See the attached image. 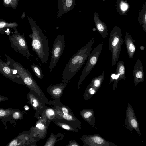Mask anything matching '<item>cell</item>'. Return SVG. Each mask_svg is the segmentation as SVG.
Masks as SVG:
<instances>
[{"label": "cell", "instance_id": "1", "mask_svg": "<svg viewBox=\"0 0 146 146\" xmlns=\"http://www.w3.org/2000/svg\"><path fill=\"white\" fill-rule=\"evenodd\" d=\"M92 38L84 46L74 54L66 64L62 74V82L68 84L82 68L92 50L94 42Z\"/></svg>", "mask_w": 146, "mask_h": 146}, {"label": "cell", "instance_id": "2", "mask_svg": "<svg viewBox=\"0 0 146 146\" xmlns=\"http://www.w3.org/2000/svg\"><path fill=\"white\" fill-rule=\"evenodd\" d=\"M32 33L29 35L31 38V46L42 63L47 64L49 56L48 41L40 29L35 24H31Z\"/></svg>", "mask_w": 146, "mask_h": 146}, {"label": "cell", "instance_id": "3", "mask_svg": "<svg viewBox=\"0 0 146 146\" xmlns=\"http://www.w3.org/2000/svg\"><path fill=\"white\" fill-rule=\"evenodd\" d=\"M5 55L6 57L7 63L11 68L16 70L17 74L24 83L44 100L45 96L30 72L20 63L14 61L6 54Z\"/></svg>", "mask_w": 146, "mask_h": 146}, {"label": "cell", "instance_id": "4", "mask_svg": "<svg viewBox=\"0 0 146 146\" xmlns=\"http://www.w3.org/2000/svg\"><path fill=\"white\" fill-rule=\"evenodd\" d=\"M124 42L121 29L115 26L111 31L109 40L108 49L112 52L111 66L113 67L118 61Z\"/></svg>", "mask_w": 146, "mask_h": 146}, {"label": "cell", "instance_id": "5", "mask_svg": "<svg viewBox=\"0 0 146 146\" xmlns=\"http://www.w3.org/2000/svg\"><path fill=\"white\" fill-rule=\"evenodd\" d=\"M51 103L54 107L56 113V120L58 119L73 127L81 129V122L74 116L72 110L68 107L62 104Z\"/></svg>", "mask_w": 146, "mask_h": 146}, {"label": "cell", "instance_id": "6", "mask_svg": "<svg viewBox=\"0 0 146 146\" xmlns=\"http://www.w3.org/2000/svg\"><path fill=\"white\" fill-rule=\"evenodd\" d=\"M14 30L13 33L8 35L11 47L15 52L29 59L31 55L24 35H21L16 29Z\"/></svg>", "mask_w": 146, "mask_h": 146}, {"label": "cell", "instance_id": "7", "mask_svg": "<svg viewBox=\"0 0 146 146\" xmlns=\"http://www.w3.org/2000/svg\"><path fill=\"white\" fill-rule=\"evenodd\" d=\"M103 44V42L101 43L97 46L94 47L93 50L89 55L78 82V89L80 88L82 81L96 64L99 57L102 52Z\"/></svg>", "mask_w": 146, "mask_h": 146}, {"label": "cell", "instance_id": "8", "mask_svg": "<svg viewBox=\"0 0 146 146\" xmlns=\"http://www.w3.org/2000/svg\"><path fill=\"white\" fill-rule=\"evenodd\" d=\"M65 44L64 35H58L54 40L51 51V59L49 66L50 73L52 71L62 54Z\"/></svg>", "mask_w": 146, "mask_h": 146}, {"label": "cell", "instance_id": "9", "mask_svg": "<svg viewBox=\"0 0 146 146\" xmlns=\"http://www.w3.org/2000/svg\"><path fill=\"white\" fill-rule=\"evenodd\" d=\"M81 139L84 146H117L112 142L106 141L98 134L82 135Z\"/></svg>", "mask_w": 146, "mask_h": 146}, {"label": "cell", "instance_id": "10", "mask_svg": "<svg viewBox=\"0 0 146 146\" xmlns=\"http://www.w3.org/2000/svg\"><path fill=\"white\" fill-rule=\"evenodd\" d=\"M125 120L127 129L131 133L134 129L140 136L139 124L133 108L129 103H128L126 110Z\"/></svg>", "mask_w": 146, "mask_h": 146}, {"label": "cell", "instance_id": "11", "mask_svg": "<svg viewBox=\"0 0 146 146\" xmlns=\"http://www.w3.org/2000/svg\"><path fill=\"white\" fill-rule=\"evenodd\" d=\"M0 73L6 77L15 82L24 83L15 69L11 68L7 63L0 58Z\"/></svg>", "mask_w": 146, "mask_h": 146}, {"label": "cell", "instance_id": "12", "mask_svg": "<svg viewBox=\"0 0 146 146\" xmlns=\"http://www.w3.org/2000/svg\"><path fill=\"white\" fill-rule=\"evenodd\" d=\"M67 84L62 82L55 85H52L51 84L47 89V92L51 96L52 98L54 99L55 102H58V101L60 102V99L62 94L63 91L66 86Z\"/></svg>", "mask_w": 146, "mask_h": 146}, {"label": "cell", "instance_id": "13", "mask_svg": "<svg viewBox=\"0 0 146 146\" xmlns=\"http://www.w3.org/2000/svg\"><path fill=\"white\" fill-rule=\"evenodd\" d=\"M30 102L33 108L36 111V113L40 114L43 112L46 108L44 100L38 95L36 96L32 93L29 95Z\"/></svg>", "mask_w": 146, "mask_h": 146}, {"label": "cell", "instance_id": "14", "mask_svg": "<svg viewBox=\"0 0 146 146\" xmlns=\"http://www.w3.org/2000/svg\"><path fill=\"white\" fill-rule=\"evenodd\" d=\"M134 78L135 86L144 80V73L142 63L141 60L138 59L134 65L132 74Z\"/></svg>", "mask_w": 146, "mask_h": 146}, {"label": "cell", "instance_id": "15", "mask_svg": "<svg viewBox=\"0 0 146 146\" xmlns=\"http://www.w3.org/2000/svg\"><path fill=\"white\" fill-rule=\"evenodd\" d=\"M94 20L97 31L102 35L103 39L108 36L107 27L106 23L102 21L98 14L96 12L94 14Z\"/></svg>", "mask_w": 146, "mask_h": 146}, {"label": "cell", "instance_id": "16", "mask_svg": "<svg viewBox=\"0 0 146 146\" xmlns=\"http://www.w3.org/2000/svg\"><path fill=\"white\" fill-rule=\"evenodd\" d=\"M124 40L128 56L129 58L131 59L136 50V47L134 44L135 40L128 32L126 33Z\"/></svg>", "mask_w": 146, "mask_h": 146}, {"label": "cell", "instance_id": "17", "mask_svg": "<svg viewBox=\"0 0 146 146\" xmlns=\"http://www.w3.org/2000/svg\"><path fill=\"white\" fill-rule=\"evenodd\" d=\"M82 117L90 125L95 128V120L94 112L92 109L83 110L80 112Z\"/></svg>", "mask_w": 146, "mask_h": 146}, {"label": "cell", "instance_id": "18", "mask_svg": "<svg viewBox=\"0 0 146 146\" xmlns=\"http://www.w3.org/2000/svg\"><path fill=\"white\" fill-rule=\"evenodd\" d=\"M105 72L103 71L100 75L93 78L88 85L98 91L101 86L105 76Z\"/></svg>", "mask_w": 146, "mask_h": 146}, {"label": "cell", "instance_id": "19", "mask_svg": "<svg viewBox=\"0 0 146 146\" xmlns=\"http://www.w3.org/2000/svg\"><path fill=\"white\" fill-rule=\"evenodd\" d=\"M117 10L120 15L124 16L129 8L128 3L124 0H118L116 4Z\"/></svg>", "mask_w": 146, "mask_h": 146}, {"label": "cell", "instance_id": "20", "mask_svg": "<svg viewBox=\"0 0 146 146\" xmlns=\"http://www.w3.org/2000/svg\"><path fill=\"white\" fill-rule=\"evenodd\" d=\"M146 4L145 3L139 11L138 20L140 25H142L143 30L146 32Z\"/></svg>", "mask_w": 146, "mask_h": 146}, {"label": "cell", "instance_id": "21", "mask_svg": "<svg viewBox=\"0 0 146 146\" xmlns=\"http://www.w3.org/2000/svg\"><path fill=\"white\" fill-rule=\"evenodd\" d=\"M115 73L119 76V80L125 79V68L123 61H120L117 63Z\"/></svg>", "mask_w": 146, "mask_h": 146}, {"label": "cell", "instance_id": "22", "mask_svg": "<svg viewBox=\"0 0 146 146\" xmlns=\"http://www.w3.org/2000/svg\"><path fill=\"white\" fill-rule=\"evenodd\" d=\"M53 122L57 126L66 130L77 132H78L80 131L76 128L58 119L53 121Z\"/></svg>", "mask_w": 146, "mask_h": 146}, {"label": "cell", "instance_id": "23", "mask_svg": "<svg viewBox=\"0 0 146 146\" xmlns=\"http://www.w3.org/2000/svg\"><path fill=\"white\" fill-rule=\"evenodd\" d=\"M43 112L48 120L53 121L56 120V113L54 108H46Z\"/></svg>", "mask_w": 146, "mask_h": 146}, {"label": "cell", "instance_id": "24", "mask_svg": "<svg viewBox=\"0 0 146 146\" xmlns=\"http://www.w3.org/2000/svg\"><path fill=\"white\" fill-rule=\"evenodd\" d=\"M18 26V24L15 22L8 23L5 21H0V33L3 34V31L4 29L10 28L15 29Z\"/></svg>", "mask_w": 146, "mask_h": 146}, {"label": "cell", "instance_id": "25", "mask_svg": "<svg viewBox=\"0 0 146 146\" xmlns=\"http://www.w3.org/2000/svg\"><path fill=\"white\" fill-rule=\"evenodd\" d=\"M97 92L96 90L88 85L84 92V100H88L91 98Z\"/></svg>", "mask_w": 146, "mask_h": 146}, {"label": "cell", "instance_id": "26", "mask_svg": "<svg viewBox=\"0 0 146 146\" xmlns=\"http://www.w3.org/2000/svg\"><path fill=\"white\" fill-rule=\"evenodd\" d=\"M31 67L35 74L40 79H42L44 77V74L41 68L39 66L34 63L30 65Z\"/></svg>", "mask_w": 146, "mask_h": 146}, {"label": "cell", "instance_id": "27", "mask_svg": "<svg viewBox=\"0 0 146 146\" xmlns=\"http://www.w3.org/2000/svg\"><path fill=\"white\" fill-rule=\"evenodd\" d=\"M19 0H3L4 5L8 7H11L13 9H15L18 4Z\"/></svg>", "mask_w": 146, "mask_h": 146}, {"label": "cell", "instance_id": "28", "mask_svg": "<svg viewBox=\"0 0 146 146\" xmlns=\"http://www.w3.org/2000/svg\"><path fill=\"white\" fill-rule=\"evenodd\" d=\"M56 137H54V135L52 136V135L51 134L49 138L46 141L45 144L44 146H54L56 142Z\"/></svg>", "mask_w": 146, "mask_h": 146}, {"label": "cell", "instance_id": "29", "mask_svg": "<svg viewBox=\"0 0 146 146\" xmlns=\"http://www.w3.org/2000/svg\"><path fill=\"white\" fill-rule=\"evenodd\" d=\"M38 122L36 125V127L38 129L41 131H46L47 130V126L46 125H45L42 123L41 122L40 120Z\"/></svg>", "mask_w": 146, "mask_h": 146}, {"label": "cell", "instance_id": "30", "mask_svg": "<svg viewBox=\"0 0 146 146\" xmlns=\"http://www.w3.org/2000/svg\"><path fill=\"white\" fill-rule=\"evenodd\" d=\"M66 146H80L74 140L69 142V143Z\"/></svg>", "mask_w": 146, "mask_h": 146}, {"label": "cell", "instance_id": "31", "mask_svg": "<svg viewBox=\"0 0 146 146\" xmlns=\"http://www.w3.org/2000/svg\"><path fill=\"white\" fill-rule=\"evenodd\" d=\"M72 3V0H66V5L68 7H70Z\"/></svg>", "mask_w": 146, "mask_h": 146}, {"label": "cell", "instance_id": "32", "mask_svg": "<svg viewBox=\"0 0 146 146\" xmlns=\"http://www.w3.org/2000/svg\"><path fill=\"white\" fill-rule=\"evenodd\" d=\"M17 144V142L16 140H14L10 143V146H15Z\"/></svg>", "mask_w": 146, "mask_h": 146}, {"label": "cell", "instance_id": "33", "mask_svg": "<svg viewBox=\"0 0 146 146\" xmlns=\"http://www.w3.org/2000/svg\"><path fill=\"white\" fill-rule=\"evenodd\" d=\"M19 116V114L18 112H16L13 115V117L15 119L18 118Z\"/></svg>", "mask_w": 146, "mask_h": 146}, {"label": "cell", "instance_id": "34", "mask_svg": "<svg viewBox=\"0 0 146 146\" xmlns=\"http://www.w3.org/2000/svg\"><path fill=\"white\" fill-rule=\"evenodd\" d=\"M6 114L5 112L2 110H0V116H4Z\"/></svg>", "mask_w": 146, "mask_h": 146}, {"label": "cell", "instance_id": "35", "mask_svg": "<svg viewBox=\"0 0 146 146\" xmlns=\"http://www.w3.org/2000/svg\"><path fill=\"white\" fill-rule=\"evenodd\" d=\"M25 17V14L24 12L23 13V14L22 15L21 17L22 18H24Z\"/></svg>", "mask_w": 146, "mask_h": 146}, {"label": "cell", "instance_id": "36", "mask_svg": "<svg viewBox=\"0 0 146 146\" xmlns=\"http://www.w3.org/2000/svg\"><path fill=\"white\" fill-rule=\"evenodd\" d=\"M26 107L25 108V110H27L29 109V107L27 106H25Z\"/></svg>", "mask_w": 146, "mask_h": 146}]
</instances>
